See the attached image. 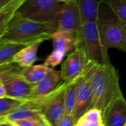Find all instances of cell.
Listing matches in <instances>:
<instances>
[{
	"label": "cell",
	"instance_id": "6da1fadb",
	"mask_svg": "<svg viewBox=\"0 0 126 126\" xmlns=\"http://www.w3.org/2000/svg\"><path fill=\"white\" fill-rule=\"evenodd\" d=\"M86 73L92 91L91 108L98 109L103 117L107 107L114 100L123 97L119 73L111 62L103 65L89 62Z\"/></svg>",
	"mask_w": 126,
	"mask_h": 126
},
{
	"label": "cell",
	"instance_id": "7a4b0ae2",
	"mask_svg": "<svg viewBox=\"0 0 126 126\" xmlns=\"http://www.w3.org/2000/svg\"><path fill=\"white\" fill-rule=\"evenodd\" d=\"M53 33L54 30L49 22H35L23 17L16 11L1 36L0 43H42L51 39V35Z\"/></svg>",
	"mask_w": 126,
	"mask_h": 126
},
{
	"label": "cell",
	"instance_id": "3957f363",
	"mask_svg": "<svg viewBox=\"0 0 126 126\" xmlns=\"http://www.w3.org/2000/svg\"><path fill=\"white\" fill-rule=\"evenodd\" d=\"M97 27L103 46L109 50L116 48L126 51V24L103 1L98 8Z\"/></svg>",
	"mask_w": 126,
	"mask_h": 126
},
{
	"label": "cell",
	"instance_id": "277c9868",
	"mask_svg": "<svg viewBox=\"0 0 126 126\" xmlns=\"http://www.w3.org/2000/svg\"><path fill=\"white\" fill-rule=\"evenodd\" d=\"M76 35L75 48L83 51L89 62L98 65L111 62L108 50L103 46L100 40L96 22H82Z\"/></svg>",
	"mask_w": 126,
	"mask_h": 126
},
{
	"label": "cell",
	"instance_id": "5b68a950",
	"mask_svg": "<svg viewBox=\"0 0 126 126\" xmlns=\"http://www.w3.org/2000/svg\"><path fill=\"white\" fill-rule=\"evenodd\" d=\"M68 83L61 82L49 94L38 97L41 114L50 126H57L65 115L64 97Z\"/></svg>",
	"mask_w": 126,
	"mask_h": 126
},
{
	"label": "cell",
	"instance_id": "8992f818",
	"mask_svg": "<svg viewBox=\"0 0 126 126\" xmlns=\"http://www.w3.org/2000/svg\"><path fill=\"white\" fill-rule=\"evenodd\" d=\"M49 22L54 32L65 31L77 33L82 23L78 5L73 0L61 3L59 9Z\"/></svg>",
	"mask_w": 126,
	"mask_h": 126
},
{
	"label": "cell",
	"instance_id": "52a82bcc",
	"mask_svg": "<svg viewBox=\"0 0 126 126\" xmlns=\"http://www.w3.org/2000/svg\"><path fill=\"white\" fill-rule=\"evenodd\" d=\"M61 3L58 0H25L17 10L23 17L38 22H49Z\"/></svg>",
	"mask_w": 126,
	"mask_h": 126
},
{
	"label": "cell",
	"instance_id": "ba28073f",
	"mask_svg": "<svg viewBox=\"0 0 126 126\" xmlns=\"http://www.w3.org/2000/svg\"><path fill=\"white\" fill-rule=\"evenodd\" d=\"M89 62L83 51L75 48L61 65L60 72L62 82H71L78 79L84 74Z\"/></svg>",
	"mask_w": 126,
	"mask_h": 126
},
{
	"label": "cell",
	"instance_id": "9c48e42d",
	"mask_svg": "<svg viewBox=\"0 0 126 126\" xmlns=\"http://www.w3.org/2000/svg\"><path fill=\"white\" fill-rule=\"evenodd\" d=\"M20 72L11 74L2 80L5 95L7 97L18 100H28L32 99L33 85L26 82L21 76Z\"/></svg>",
	"mask_w": 126,
	"mask_h": 126
},
{
	"label": "cell",
	"instance_id": "30bf717a",
	"mask_svg": "<svg viewBox=\"0 0 126 126\" xmlns=\"http://www.w3.org/2000/svg\"><path fill=\"white\" fill-rule=\"evenodd\" d=\"M4 118L10 122L23 120H34L49 125L41 114L39 97H35L26 100L23 104L11 111Z\"/></svg>",
	"mask_w": 126,
	"mask_h": 126
},
{
	"label": "cell",
	"instance_id": "8fae6325",
	"mask_svg": "<svg viewBox=\"0 0 126 126\" xmlns=\"http://www.w3.org/2000/svg\"><path fill=\"white\" fill-rule=\"evenodd\" d=\"M88 66V65H87ZM92 96L89 78L86 71L77 81L76 85V105L72 114L77 121L92 107Z\"/></svg>",
	"mask_w": 126,
	"mask_h": 126
},
{
	"label": "cell",
	"instance_id": "7c38bea8",
	"mask_svg": "<svg viewBox=\"0 0 126 126\" xmlns=\"http://www.w3.org/2000/svg\"><path fill=\"white\" fill-rule=\"evenodd\" d=\"M104 126H126V102L124 97L114 100L103 114Z\"/></svg>",
	"mask_w": 126,
	"mask_h": 126
},
{
	"label": "cell",
	"instance_id": "4fadbf2b",
	"mask_svg": "<svg viewBox=\"0 0 126 126\" xmlns=\"http://www.w3.org/2000/svg\"><path fill=\"white\" fill-rule=\"evenodd\" d=\"M62 82L60 71L50 68L49 71L39 82L33 85L32 91V98L42 97L49 94Z\"/></svg>",
	"mask_w": 126,
	"mask_h": 126
},
{
	"label": "cell",
	"instance_id": "5bb4252c",
	"mask_svg": "<svg viewBox=\"0 0 126 126\" xmlns=\"http://www.w3.org/2000/svg\"><path fill=\"white\" fill-rule=\"evenodd\" d=\"M53 50L64 53L65 54L75 48L77 35L74 33L65 31H55L51 35Z\"/></svg>",
	"mask_w": 126,
	"mask_h": 126
},
{
	"label": "cell",
	"instance_id": "9a60e30c",
	"mask_svg": "<svg viewBox=\"0 0 126 126\" xmlns=\"http://www.w3.org/2000/svg\"><path fill=\"white\" fill-rule=\"evenodd\" d=\"M40 44L41 43L35 42L26 46L19 50L14 56L13 62L21 68L32 65L33 63L38 59L37 52Z\"/></svg>",
	"mask_w": 126,
	"mask_h": 126
},
{
	"label": "cell",
	"instance_id": "2e32d148",
	"mask_svg": "<svg viewBox=\"0 0 126 126\" xmlns=\"http://www.w3.org/2000/svg\"><path fill=\"white\" fill-rule=\"evenodd\" d=\"M78 5L81 17V22L87 21L96 22L97 11L103 0H73Z\"/></svg>",
	"mask_w": 126,
	"mask_h": 126
},
{
	"label": "cell",
	"instance_id": "e0dca14e",
	"mask_svg": "<svg viewBox=\"0 0 126 126\" xmlns=\"http://www.w3.org/2000/svg\"><path fill=\"white\" fill-rule=\"evenodd\" d=\"M50 68L42 65H30L26 68H23L20 72L21 76L28 83L31 85H35L44 78Z\"/></svg>",
	"mask_w": 126,
	"mask_h": 126
},
{
	"label": "cell",
	"instance_id": "ac0fdd59",
	"mask_svg": "<svg viewBox=\"0 0 126 126\" xmlns=\"http://www.w3.org/2000/svg\"><path fill=\"white\" fill-rule=\"evenodd\" d=\"M30 44L3 42L0 43V65L13 63L14 56L21 49Z\"/></svg>",
	"mask_w": 126,
	"mask_h": 126
},
{
	"label": "cell",
	"instance_id": "d6986e66",
	"mask_svg": "<svg viewBox=\"0 0 126 126\" xmlns=\"http://www.w3.org/2000/svg\"><path fill=\"white\" fill-rule=\"evenodd\" d=\"M24 1L13 0L0 10V38L4 33L9 22Z\"/></svg>",
	"mask_w": 126,
	"mask_h": 126
},
{
	"label": "cell",
	"instance_id": "ffe728a7",
	"mask_svg": "<svg viewBox=\"0 0 126 126\" xmlns=\"http://www.w3.org/2000/svg\"><path fill=\"white\" fill-rule=\"evenodd\" d=\"M75 126H104L101 112L96 108H90L77 121Z\"/></svg>",
	"mask_w": 126,
	"mask_h": 126
},
{
	"label": "cell",
	"instance_id": "44dd1931",
	"mask_svg": "<svg viewBox=\"0 0 126 126\" xmlns=\"http://www.w3.org/2000/svg\"><path fill=\"white\" fill-rule=\"evenodd\" d=\"M78 79L69 82L65 91V115H72L76 105V85Z\"/></svg>",
	"mask_w": 126,
	"mask_h": 126
},
{
	"label": "cell",
	"instance_id": "7402d4cb",
	"mask_svg": "<svg viewBox=\"0 0 126 126\" xmlns=\"http://www.w3.org/2000/svg\"><path fill=\"white\" fill-rule=\"evenodd\" d=\"M25 101L26 100H18L7 97L0 98V117H5Z\"/></svg>",
	"mask_w": 126,
	"mask_h": 126
},
{
	"label": "cell",
	"instance_id": "603a6c76",
	"mask_svg": "<svg viewBox=\"0 0 126 126\" xmlns=\"http://www.w3.org/2000/svg\"><path fill=\"white\" fill-rule=\"evenodd\" d=\"M109 8L126 24V0H103Z\"/></svg>",
	"mask_w": 126,
	"mask_h": 126
},
{
	"label": "cell",
	"instance_id": "cb8c5ba5",
	"mask_svg": "<svg viewBox=\"0 0 126 126\" xmlns=\"http://www.w3.org/2000/svg\"><path fill=\"white\" fill-rule=\"evenodd\" d=\"M65 55L66 54L63 52L53 50L52 52L46 58L44 65L49 68H53L54 67L58 65L62 62L65 57Z\"/></svg>",
	"mask_w": 126,
	"mask_h": 126
},
{
	"label": "cell",
	"instance_id": "d4e9b609",
	"mask_svg": "<svg viewBox=\"0 0 126 126\" xmlns=\"http://www.w3.org/2000/svg\"><path fill=\"white\" fill-rule=\"evenodd\" d=\"M21 68H20L13 62L6 64L4 65H0V81H2L7 76L11 74L19 73L21 71Z\"/></svg>",
	"mask_w": 126,
	"mask_h": 126
},
{
	"label": "cell",
	"instance_id": "484cf974",
	"mask_svg": "<svg viewBox=\"0 0 126 126\" xmlns=\"http://www.w3.org/2000/svg\"><path fill=\"white\" fill-rule=\"evenodd\" d=\"M15 126H49L47 124L43 123L40 121L34 120H23L11 122Z\"/></svg>",
	"mask_w": 126,
	"mask_h": 126
},
{
	"label": "cell",
	"instance_id": "4316f807",
	"mask_svg": "<svg viewBox=\"0 0 126 126\" xmlns=\"http://www.w3.org/2000/svg\"><path fill=\"white\" fill-rule=\"evenodd\" d=\"M76 120L72 115H64L57 126H75Z\"/></svg>",
	"mask_w": 126,
	"mask_h": 126
},
{
	"label": "cell",
	"instance_id": "83f0119b",
	"mask_svg": "<svg viewBox=\"0 0 126 126\" xmlns=\"http://www.w3.org/2000/svg\"><path fill=\"white\" fill-rule=\"evenodd\" d=\"M13 0H0V10L5 7L7 4H9Z\"/></svg>",
	"mask_w": 126,
	"mask_h": 126
},
{
	"label": "cell",
	"instance_id": "f1b7e54d",
	"mask_svg": "<svg viewBox=\"0 0 126 126\" xmlns=\"http://www.w3.org/2000/svg\"><path fill=\"white\" fill-rule=\"evenodd\" d=\"M5 89L4 87V85L2 83V81H0V98L5 97Z\"/></svg>",
	"mask_w": 126,
	"mask_h": 126
},
{
	"label": "cell",
	"instance_id": "f546056e",
	"mask_svg": "<svg viewBox=\"0 0 126 126\" xmlns=\"http://www.w3.org/2000/svg\"><path fill=\"white\" fill-rule=\"evenodd\" d=\"M0 126H15L13 125V123L10 122V121H7V120H4L3 121L1 124H0Z\"/></svg>",
	"mask_w": 126,
	"mask_h": 126
},
{
	"label": "cell",
	"instance_id": "4dcf8cb0",
	"mask_svg": "<svg viewBox=\"0 0 126 126\" xmlns=\"http://www.w3.org/2000/svg\"><path fill=\"white\" fill-rule=\"evenodd\" d=\"M5 120V118L4 117H0V124L3 122V121H4Z\"/></svg>",
	"mask_w": 126,
	"mask_h": 126
},
{
	"label": "cell",
	"instance_id": "1f68e13d",
	"mask_svg": "<svg viewBox=\"0 0 126 126\" xmlns=\"http://www.w3.org/2000/svg\"><path fill=\"white\" fill-rule=\"evenodd\" d=\"M58 1H60L61 3H64V2H66V1H68L69 0H58Z\"/></svg>",
	"mask_w": 126,
	"mask_h": 126
}]
</instances>
